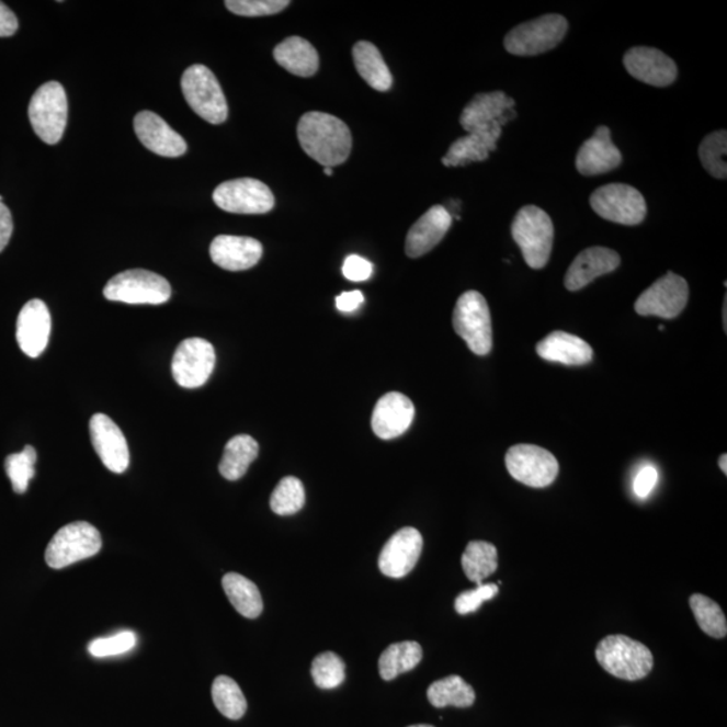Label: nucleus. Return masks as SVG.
Segmentation results:
<instances>
[{"label": "nucleus", "instance_id": "obj_1", "mask_svg": "<svg viewBox=\"0 0 727 727\" xmlns=\"http://www.w3.org/2000/svg\"><path fill=\"white\" fill-rule=\"evenodd\" d=\"M299 145L323 168L344 163L352 151L351 129L344 122L325 112H307L297 127Z\"/></svg>", "mask_w": 727, "mask_h": 727}, {"label": "nucleus", "instance_id": "obj_2", "mask_svg": "<svg viewBox=\"0 0 727 727\" xmlns=\"http://www.w3.org/2000/svg\"><path fill=\"white\" fill-rule=\"evenodd\" d=\"M595 658L606 672L623 681H640L654 668V655L649 648L624 635H612L601 640Z\"/></svg>", "mask_w": 727, "mask_h": 727}, {"label": "nucleus", "instance_id": "obj_3", "mask_svg": "<svg viewBox=\"0 0 727 727\" xmlns=\"http://www.w3.org/2000/svg\"><path fill=\"white\" fill-rule=\"evenodd\" d=\"M512 238L531 269L546 268L553 251L554 226L545 211L534 205L520 209L513 218Z\"/></svg>", "mask_w": 727, "mask_h": 727}, {"label": "nucleus", "instance_id": "obj_4", "mask_svg": "<svg viewBox=\"0 0 727 727\" xmlns=\"http://www.w3.org/2000/svg\"><path fill=\"white\" fill-rule=\"evenodd\" d=\"M453 327L477 356H487L492 351V318L480 293L472 289L461 295L454 307Z\"/></svg>", "mask_w": 727, "mask_h": 727}, {"label": "nucleus", "instance_id": "obj_5", "mask_svg": "<svg viewBox=\"0 0 727 727\" xmlns=\"http://www.w3.org/2000/svg\"><path fill=\"white\" fill-rule=\"evenodd\" d=\"M181 87L189 106L204 121L211 124L227 121V99L209 68L200 64L188 68L182 76Z\"/></svg>", "mask_w": 727, "mask_h": 727}, {"label": "nucleus", "instance_id": "obj_6", "mask_svg": "<svg viewBox=\"0 0 727 727\" xmlns=\"http://www.w3.org/2000/svg\"><path fill=\"white\" fill-rule=\"evenodd\" d=\"M34 133L47 145L63 139L68 122V99L60 82L49 81L38 88L29 105Z\"/></svg>", "mask_w": 727, "mask_h": 727}, {"label": "nucleus", "instance_id": "obj_7", "mask_svg": "<svg viewBox=\"0 0 727 727\" xmlns=\"http://www.w3.org/2000/svg\"><path fill=\"white\" fill-rule=\"evenodd\" d=\"M102 546V535L96 527L87 522H75L65 525L53 536L46 548L45 560L52 569L61 570L94 557Z\"/></svg>", "mask_w": 727, "mask_h": 727}, {"label": "nucleus", "instance_id": "obj_8", "mask_svg": "<svg viewBox=\"0 0 727 727\" xmlns=\"http://www.w3.org/2000/svg\"><path fill=\"white\" fill-rule=\"evenodd\" d=\"M569 29V22L559 14H547L513 27L506 35L504 46L515 56H537L557 47Z\"/></svg>", "mask_w": 727, "mask_h": 727}, {"label": "nucleus", "instance_id": "obj_9", "mask_svg": "<svg viewBox=\"0 0 727 727\" xmlns=\"http://www.w3.org/2000/svg\"><path fill=\"white\" fill-rule=\"evenodd\" d=\"M104 297L128 305H162L171 297L170 283L147 270H128L106 283Z\"/></svg>", "mask_w": 727, "mask_h": 727}, {"label": "nucleus", "instance_id": "obj_10", "mask_svg": "<svg viewBox=\"0 0 727 727\" xmlns=\"http://www.w3.org/2000/svg\"><path fill=\"white\" fill-rule=\"evenodd\" d=\"M590 205L597 215L623 226H638L647 216L643 194L625 183H611L597 189L591 194Z\"/></svg>", "mask_w": 727, "mask_h": 727}, {"label": "nucleus", "instance_id": "obj_11", "mask_svg": "<svg viewBox=\"0 0 727 727\" xmlns=\"http://www.w3.org/2000/svg\"><path fill=\"white\" fill-rule=\"evenodd\" d=\"M218 208L238 215H264L273 211L275 197L270 188L255 179H239L221 183L213 192Z\"/></svg>", "mask_w": 727, "mask_h": 727}, {"label": "nucleus", "instance_id": "obj_12", "mask_svg": "<svg viewBox=\"0 0 727 727\" xmlns=\"http://www.w3.org/2000/svg\"><path fill=\"white\" fill-rule=\"evenodd\" d=\"M506 466L516 481L530 488H546L557 480L559 464L553 453L535 445L512 446Z\"/></svg>", "mask_w": 727, "mask_h": 727}, {"label": "nucleus", "instance_id": "obj_13", "mask_svg": "<svg viewBox=\"0 0 727 727\" xmlns=\"http://www.w3.org/2000/svg\"><path fill=\"white\" fill-rule=\"evenodd\" d=\"M689 283L684 277L667 273L648 287L636 300L637 315L677 318L689 303Z\"/></svg>", "mask_w": 727, "mask_h": 727}, {"label": "nucleus", "instance_id": "obj_14", "mask_svg": "<svg viewBox=\"0 0 727 727\" xmlns=\"http://www.w3.org/2000/svg\"><path fill=\"white\" fill-rule=\"evenodd\" d=\"M215 364V348L209 341L188 339L177 348L171 362V372L179 386L198 388L209 380Z\"/></svg>", "mask_w": 727, "mask_h": 727}, {"label": "nucleus", "instance_id": "obj_15", "mask_svg": "<svg viewBox=\"0 0 727 727\" xmlns=\"http://www.w3.org/2000/svg\"><path fill=\"white\" fill-rule=\"evenodd\" d=\"M515 100L504 92L478 93L465 106L459 123L466 133L481 132L500 123L501 126L515 120Z\"/></svg>", "mask_w": 727, "mask_h": 727}, {"label": "nucleus", "instance_id": "obj_16", "mask_svg": "<svg viewBox=\"0 0 727 727\" xmlns=\"http://www.w3.org/2000/svg\"><path fill=\"white\" fill-rule=\"evenodd\" d=\"M423 537L417 529L405 527L396 532L383 547L379 569L389 578L409 576L421 558Z\"/></svg>", "mask_w": 727, "mask_h": 727}, {"label": "nucleus", "instance_id": "obj_17", "mask_svg": "<svg viewBox=\"0 0 727 727\" xmlns=\"http://www.w3.org/2000/svg\"><path fill=\"white\" fill-rule=\"evenodd\" d=\"M624 65L632 77L654 87H668L675 82L678 67L672 58L655 47H632L624 56Z\"/></svg>", "mask_w": 727, "mask_h": 727}, {"label": "nucleus", "instance_id": "obj_18", "mask_svg": "<svg viewBox=\"0 0 727 727\" xmlns=\"http://www.w3.org/2000/svg\"><path fill=\"white\" fill-rule=\"evenodd\" d=\"M91 441L105 468L117 473H124L129 465V451L126 436L117 425L105 413H94L90 422Z\"/></svg>", "mask_w": 727, "mask_h": 727}, {"label": "nucleus", "instance_id": "obj_19", "mask_svg": "<svg viewBox=\"0 0 727 727\" xmlns=\"http://www.w3.org/2000/svg\"><path fill=\"white\" fill-rule=\"evenodd\" d=\"M50 332V311L44 300H29L16 321V341L22 352L32 359L39 357L49 344Z\"/></svg>", "mask_w": 727, "mask_h": 727}, {"label": "nucleus", "instance_id": "obj_20", "mask_svg": "<svg viewBox=\"0 0 727 727\" xmlns=\"http://www.w3.org/2000/svg\"><path fill=\"white\" fill-rule=\"evenodd\" d=\"M134 129L141 145L157 156L177 158L188 150L185 139L151 111H141L135 116Z\"/></svg>", "mask_w": 727, "mask_h": 727}, {"label": "nucleus", "instance_id": "obj_21", "mask_svg": "<svg viewBox=\"0 0 727 727\" xmlns=\"http://www.w3.org/2000/svg\"><path fill=\"white\" fill-rule=\"evenodd\" d=\"M416 417V407L406 395L389 393L379 399L372 413V430L382 440L398 439L405 434Z\"/></svg>", "mask_w": 727, "mask_h": 727}, {"label": "nucleus", "instance_id": "obj_22", "mask_svg": "<svg viewBox=\"0 0 727 727\" xmlns=\"http://www.w3.org/2000/svg\"><path fill=\"white\" fill-rule=\"evenodd\" d=\"M622 162V152L614 146L611 129L606 126L595 129L593 137L584 141L576 158L577 170L584 177L609 173Z\"/></svg>", "mask_w": 727, "mask_h": 727}, {"label": "nucleus", "instance_id": "obj_23", "mask_svg": "<svg viewBox=\"0 0 727 727\" xmlns=\"http://www.w3.org/2000/svg\"><path fill=\"white\" fill-rule=\"evenodd\" d=\"M452 224L453 217L446 208L441 205L430 208L407 234V257L417 259L433 250L445 238Z\"/></svg>", "mask_w": 727, "mask_h": 727}, {"label": "nucleus", "instance_id": "obj_24", "mask_svg": "<svg viewBox=\"0 0 727 727\" xmlns=\"http://www.w3.org/2000/svg\"><path fill=\"white\" fill-rule=\"evenodd\" d=\"M622 263V258L605 247H591L582 251L570 264L565 276V286L569 292L587 287L597 277L613 273Z\"/></svg>", "mask_w": 727, "mask_h": 727}, {"label": "nucleus", "instance_id": "obj_25", "mask_svg": "<svg viewBox=\"0 0 727 727\" xmlns=\"http://www.w3.org/2000/svg\"><path fill=\"white\" fill-rule=\"evenodd\" d=\"M213 263L227 271L250 270L263 255L260 241L246 236H217L211 245Z\"/></svg>", "mask_w": 727, "mask_h": 727}, {"label": "nucleus", "instance_id": "obj_26", "mask_svg": "<svg viewBox=\"0 0 727 727\" xmlns=\"http://www.w3.org/2000/svg\"><path fill=\"white\" fill-rule=\"evenodd\" d=\"M501 132V124L496 123L492 127L455 140L446 156L442 158V163L446 168H458L466 167L470 162L487 161L489 152L498 149Z\"/></svg>", "mask_w": 727, "mask_h": 727}, {"label": "nucleus", "instance_id": "obj_27", "mask_svg": "<svg viewBox=\"0 0 727 727\" xmlns=\"http://www.w3.org/2000/svg\"><path fill=\"white\" fill-rule=\"evenodd\" d=\"M537 356L547 362L564 365H587L593 360L594 352L581 337L565 332H554L536 345Z\"/></svg>", "mask_w": 727, "mask_h": 727}, {"label": "nucleus", "instance_id": "obj_28", "mask_svg": "<svg viewBox=\"0 0 727 727\" xmlns=\"http://www.w3.org/2000/svg\"><path fill=\"white\" fill-rule=\"evenodd\" d=\"M274 58L287 72L299 77L317 73L319 56L316 47L303 37H288L274 49Z\"/></svg>", "mask_w": 727, "mask_h": 727}, {"label": "nucleus", "instance_id": "obj_29", "mask_svg": "<svg viewBox=\"0 0 727 727\" xmlns=\"http://www.w3.org/2000/svg\"><path fill=\"white\" fill-rule=\"evenodd\" d=\"M353 61L364 81L379 92H387L393 87V75L389 72L382 53L368 41H360L353 46Z\"/></svg>", "mask_w": 727, "mask_h": 727}, {"label": "nucleus", "instance_id": "obj_30", "mask_svg": "<svg viewBox=\"0 0 727 727\" xmlns=\"http://www.w3.org/2000/svg\"><path fill=\"white\" fill-rule=\"evenodd\" d=\"M259 445L250 435H236L229 440L221 458L220 475L228 481H238L257 459Z\"/></svg>", "mask_w": 727, "mask_h": 727}, {"label": "nucleus", "instance_id": "obj_31", "mask_svg": "<svg viewBox=\"0 0 727 727\" xmlns=\"http://www.w3.org/2000/svg\"><path fill=\"white\" fill-rule=\"evenodd\" d=\"M223 588L230 604L242 617L258 618L262 614V594H260L257 584L250 579L238 575V572H228L223 578Z\"/></svg>", "mask_w": 727, "mask_h": 727}, {"label": "nucleus", "instance_id": "obj_32", "mask_svg": "<svg viewBox=\"0 0 727 727\" xmlns=\"http://www.w3.org/2000/svg\"><path fill=\"white\" fill-rule=\"evenodd\" d=\"M423 658L421 644L417 641L395 643L384 651L379 659V672L383 681H394L400 673L412 671Z\"/></svg>", "mask_w": 727, "mask_h": 727}, {"label": "nucleus", "instance_id": "obj_33", "mask_svg": "<svg viewBox=\"0 0 727 727\" xmlns=\"http://www.w3.org/2000/svg\"><path fill=\"white\" fill-rule=\"evenodd\" d=\"M461 565L469 581L480 587L485 578L492 576L498 570V548L492 543L473 541L466 546Z\"/></svg>", "mask_w": 727, "mask_h": 727}, {"label": "nucleus", "instance_id": "obj_34", "mask_svg": "<svg viewBox=\"0 0 727 727\" xmlns=\"http://www.w3.org/2000/svg\"><path fill=\"white\" fill-rule=\"evenodd\" d=\"M428 697L436 708L454 706L466 708L475 705L476 693L463 678L451 675L430 685Z\"/></svg>", "mask_w": 727, "mask_h": 727}, {"label": "nucleus", "instance_id": "obj_35", "mask_svg": "<svg viewBox=\"0 0 727 727\" xmlns=\"http://www.w3.org/2000/svg\"><path fill=\"white\" fill-rule=\"evenodd\" d=\"M213 703L224 717L238 720L247 712V700L232 678L220 675L212 685Z\"/></svg>", "mask_w": 727, "mask_h": 727}, {"label": "nucleus", "instance_id": "obj_36", "mask_svg": "<svg viewBox=\"0 0 727 727\" xmlns=\"http://www.w3.org/2000/svg\"><path fill=\"white\" fill-rule=\"evenodd\" d=\"M690 606L693 609L700 628L714 638H724L727 635V622L723 609L717 602L706 595H691Z\"/></svg>", "mask_w": 727, "mask_h": 727}, {"label": "nucleus", "instance_id": "obj_37", "mask_svg": "<svg viewBox=\"0 0 727 727\" xmlns=\"http://www.w3.org/2000/svg\"><path fill=\"white\" fill-rule=\"evenodd\" d=\"M306 501L304 484L297 477L282 478L271 495L270 507L276 515L289 516L303 510Z\"/></svg>", "mask_w": 727, "mask_h": 727}, {"label": "nucleus", "instance_id": "obj_38", "mask_svg": "<svg viewBox=\"0 0 727 727\" xmlns=\"http://www.w3.org/2000/svg\"><path fill=\"white\" fill-rule=\"evenodd\" d=\"M727 152V133L725 129H719L708 134L702 140L700 146V159L703 168L707 170L708 174L718 180H725L727 175L726 164Z\"/></svg>", "mask_w": 727, "mask_h": 727}, {"label": "nucleus", "instance_id": "obj_39", "mask_svg": "<svg viewBox=\"0 0 727 727\" xmlns=\"http://www.w3.org/2000/svg\"><path fill=\"white\" fill-rule=\"evenodd\" d=\"M35 463H37V452L33 446H26L21 453L10 454L4 459V469L15 493L26 492L29 484L35 476Z\"/></svg>", "mask_w": 727, "mask_h": 727}, {"label": "nucleus", "instance_id": "obj_40", "mask_svg": "<svg viewBox=\"0 0 727 727\" xmlns=\"http://www.w3.org/2000/svg\"><path fill=\"white\" fill-rule=\"evenodd\" d=\"M311 677L318 689L340 688L345 682V663L339 655L323 652L313 660Z\"/></svg>", "mask_w": 727, "mask_h": 727}, {"label": "nucleus", "instance_id": "obj_41", "mask_svg": "<svg viewBox=\"0 0 727 727\" xmlns=\"http://www.w3.org/2000/svg\"><path fill=\"white\" fill-rule=\"evenodd\" d=\"M137 646V635L132 631H123L111 637L96 638L88 647V651L94 658H109V656H116L127 654Z\"/></svg>", "mask_w": 727, "mask_h": 727}, {"label": "nucleus", "instance_id": "obj_42", "mask_svg": "<svg viewBox=\"0 0 727 727\" xmlns=\"http://www.w3.org/2000/svg\"><path fill=\"white\" fill-rule=\"evenodd\" d=\"M226 5L230 13L236 15L264 16L281 13L289 5V2L287 0H227Z\"/></svg>", "mask_w": 727, "mask_h": 727}, {"label": "nucleus", "instance_id": "obj_43", "mask_svg": "<svg viewBox=\"0 0 727 727\" xmlns=\"http://www.w3.org/2000/svg\"><path fill=\"white\" fill-rule=\"evenodd\" d=\"M499 594V587L496 583L480 584L473 590H466L455 599V612L465 616V614L478 611L485 601L495 599Z\"/></svg>", "mask_w": 727, "mask_h": 727}, {"label": "nucleus", "instance_id": "obj_44", "mask_svg": "<svg viewBox=\"0 0 727 727\" xmlns=\"http://www.w3.org/2000/svg\"><path fill=\"white\" fill-rule=\"evenodd\" d=\"M372 273H374V265L368 260L359 255L348 257L344 265H342V274H344L347 280L352 282L370 280Z\"/></svg>", "mask_w": 727, "mask_h": 727}, {"label": "nucleus", "instance_id": "obj_45", "mask_svg": "<svg viewBox=\"0 0 727 727\" xmlns=\"http://www.w3.org/2000/svg\"><path fill=\"white\" fill-rule=\"evenodd\" d=\"M659 481V472L652 465H646L638 470L635 481L634 490L638 499H647Z\"/></svg>", "mask_w": 727, "mask_h": 727}, {"label": "nucleus", "instance_id": "obj_46", "mask_svg": "<svg viewBox=\"0 0 727 727\" xmlns=\"http://www.w3.org/2000/svg\"><path fill=\"white\" fill-rule=\"evenodd\" d=\"M13 229L14 224L13 217H11V212L8 206L0 203V252L8 247L11 235H13Z\"/></svg>", "mask_w": 727, "mask_h": 727}, {"label": "nucleus", "instance_id": "obj_47", "mask_svg": "<svg viewBox=\"0 0 727 727\" xmlns=\"http://www.w3.org/2000/svg\"><path fill=\"white\" fill-rule=\"evenodd\" d=\"M364 304V295L359 289L354 292L342 293L336 298V306L342 313H352L357 310Z\"/></svg>", "mask_w": 727, "mask_h": 727}, {"label": "nucleus", "instance_id": "obj_48", "mask_svg": "<svg viewBox=\"0 0 727 727\" xmlns=\"http://www.w3.org/2000/svg\"><path fill=\"white\" fill-rule=\"evenodd\" d=\"M18 26H20V23H18L13 11L0 2V37H11L18 32Z\"/></svg>", "mask_w": 727, "mask_h": 727}, {"label": "nucleus", "instance_id": "obj_49", "mask_svg": "<svg viewBox=\"0 0 727 727\" xmlns=\"http://www.w3.org/2000/svg\"><path fill=\"white\" fill-rule=\"evenodd\" d=\"M718 464H719V468H720V470L724 472V475H727V466H726V464H727V455H726V454L720 455V458H719V463H718Z\"/></svg>", "mask_w": 727, "mask_h": 727}, {"label": "nucleus", "instance_id": "obj_50", "mask_svg": "<svg viewBox=\"0 0 727 727\" xmlns=\"http://www.w3.org/2000/svg\"><path fill=\"white\" fill-rule=\"evenodd\" d=\"M323 173L327 175H333V169L332 168H323Z\"/></svg>", "mask_w": 727, "mask_h": 727}, {"label": "nucleus", "instance_id": "obj_51", "mask_svg": "<svg viewBox=\"0 0 727 727\" xmlns=\"http://www.w3.org/2000/svg\"><path fill=\"white\" fill-rule=\"evenodd\" d=\"M409 727H434V726H431V725H412V726H409Z\"/></svg>", "mask_w": 727, "mask_h": 727}, {"label": "nucleus", "instance_id": "obj_52", "mask_svg": "<svg viewBox=\"0 0 727 727\" xmlns=\"http://www.w3.org/2000/svg\"><path fill=\"white\" fill-rule=\"evenodd\" d=\"M2 200H3L2 196H0V203H2Z\"/></svg>", "mask_w": 727, "mask_h": 727}]
</instances>
